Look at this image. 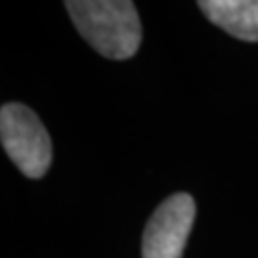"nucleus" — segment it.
I'll return each mask as SVG.
<instances>
[{
	"label": "nucleus",
	"instance_id": "1",
	"mask_svg": "<svg viewBox=\"0 0 258 258\" xmlns=\"http://www.w3.org/2000/svg\"><path fill=\"white\" fill-rule=\"evenodd\" d=\"M65 8L90 46L109 59H128L142 42V23L128 0H69Z\"/></svg>",
	"mask_w": 258,
	"mask_h": 258
},
{
	"label": "nucleus",
	"instance_id": "2",
	"mask_svg": "<svg viewBox=\"0 0 258 258\" xmlns=\"http://www.w3.org/2000/svg\"><path fill=\"white\" fill-rule=\"evenodd\" d=\"M2 148L27 178H42L52 163V142L35 111L21 103H4L0 109Z\"/></svg>",
	"mask_w": 258,
	"mask_h": 258
},
{
	"label": "nucleus",
	"instance_id": "3",
	"mask_svg": "<svg viewBox=\"0 0 258 258\" xmlns=\"http://www.w3.org/2000/svg\"><path fill=\"white\" fill-rule=\"evenodd\" d=\"M194 197L187 194L170 195L157 207L146 226L142 258H180L194 228Z\"/></svg>",
	"mask_w": 258,
	"mask_h": 258
},
{
	"label": "nucleus",
	"instance_id": "4",
	"mask_svg": "<svg viewBox=\"0 0 258 258\" xmlns=\"http://www.w3.org/2000/svg\"><path fill=\"white\" fill-rule=\"evenodd\" d=\"M199 8L231 37L258 42V0H201Z\"/></svg>",
	"mask_w": 258,
	"mask_h": 258
}]
</instances>
